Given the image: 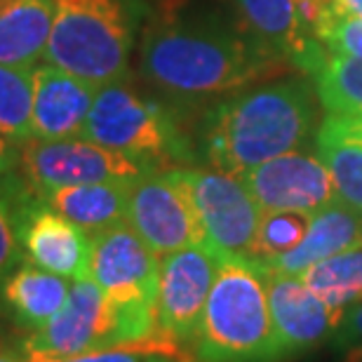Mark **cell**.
Instances as JSON below:
<instances>
[{"label": "cell", "instance_id": "6da1fadb", "mask_svg": "<svg viewBox=\"0 0 362 362\" xmlns=\"http://www.w3.org/2000/svg\"><path fill=\"white\" fill-rule=\"evenodd\" d=\"M285 64L250 35L191 24L158 26L141 47L144 76L156 88L186 99L238 92L275 76Z\"/></svg>", "mask_w": 362, "mask_h": 362}, {"label": "cell", "instance_id": "7a4b0ae2", "mask_svg": "<svg viewBox=\"0 0 362 362\" xmlns=\"http://www.w3.org/2000/svg\"><path fill=\"white\" fill-rule=\"evenodd\" d=\"M313 122V94L303 83H278L233 94L207 120V158L214 170L238 177L303 146Z\"/></svg>", "mask_w": 362, "mask_h": 362}, {"label": "cell", "instance_id": "3957f363", "mask_svg": "<svg viewBox=\"0 0 362 362\" xmlns=\"http://www.w3.org/2000/svg\"><path fill=\"white\" fill-rule=\"evenodd\" d=\"M193 349L202 362L285 360L275 337L264 275L252 259H221Z\"/></svg>", "mask_w": 362, "mask_h": 362}, {"label": "cell", "instance_id": "277c9868", "mask_svg": "<svg viewBox=\"0 0 362 362\" xmlns=\"http://www.w3.org/2000/svg\"><path fill=\"white\" fill-rule=\"evenodd\" d=\"M132 52L125 0H54L45 59L94 88L120 83Z\"/></svg>", "mask_w": 362, "mask_h": 362}, {"label": "cell", "instance_id": "5b68a950", "mask_svg": "<svg viewBox=\"0 0 362 362\" xmlns=\"http://www.w3.org/2000/svg\"><path fill=\"white\" fill-rule=\"evenodd\" d=\"M158 329L148 303H113L92 278L74 280L66 303L52 320L28 334L26 353L78 356L136 341Z\"/></svg>", "mask_w": 362, "mask_h": 362}, {"label": "cell", "instance_id": "8992f818", "mask_svg": "<svg viewBox=\"0 0 362 362\" xmlns=\"http://www.w3.org/2000/svg\"><path fill=\"white\" fill-rule=\"evenodd\" d=\"M83 136L136 158L151 170H172L170 165L186 158V146L170 113L118 83L97 92Z\"/></svg>", "mask_w": 362, "mask_h": 362}, {"label": "cell", "instance_id": "52a82bcc", "mask_svg": "<svg viewBox=\"0 0 362 362\" xmlns=\"http://www.w3.org/2000/svg\"><path fill=\"white\" fill-rule=\"evenodd\" d=\"M19 172L35 195L64 186L136 181L151 170L136 158L106 148L85 136L40 141L31 139L19 146Z\"/></svg>", "mask_w": 362, "mask_h": 362}, {"label": "cell", "instance_id": "ba28073f", "mask_svg": "<svg viewBox=\"0 0 362 362\" xmlns=\"http://www.w3.org/2000/svg\"><path fill=\"white\" fill-rule=\"evenodd\" d=\"M127 223L158 259L205 245V230L181 168L146 172L129 184Z\"/></svg>", "mask_w": 362, "mask_h": 362}, {"label": "cell", "instance_id": "9c48e42d", "mask_svg": "<svg viewBox=\"0 0 362 362\" xmlns=\"http://www.w3.org/2000/svg\"><path fill=\"white\" fill-rule=\"evenodd\" d=\"M198 209L205 245L221 259H250L264 209L252 198L240 177L221 170L181 168Z\"/></svg>", "mask_w": 362, "mask_h": 362}, {"label": "cell", "instance_id": "30bf717a", "mask_svg": "<svg viewBox=\"0 0 362 362\" xmlns=\"http://www.w3.org/2000/svg\"><path fill=\"white\" fill-rule=\"evenodd\" d=\"M219 264L221 257L207 245H193L160 259L156 320L163 334L184 346H195Z\"/></svg>", "mask_w": 362, "mask_h": 362}, {"label": "cell", "instance_id": "8fae6325", "mask_svg": "<svg viewBox=\"0 0 362 362\" xmlns=\"http://www.w3.org/2000/svg\"><path fill=\"white\" fill-rule=\"evenodd\" d=\"M90 278L113 303L156 306L160 259L122 221L90 235Z\"/></svg>", "mask_w": 362, "mask_h": 362}, {"label": "cell", "instance_id": "7c38bea8", "mask_svg": "<svg viewBox=\"0 0 362 362\" xmlns=\"http://www.w3.org/2000/svg\"><path fill=\"white\" fill-rule=\"evenodd\" d=\"M238 177L264 212L315 214L339 200L327 165L317 156L296 151L266 160Z\"/></svg>", "mask_w": 362, "mask_h": 362}, {"label": "cell", "instance_id": "4fadbf2b", "mask_svg": "<svg viewBox=\"0 0 362 362\" xmlns=\"http://www.w3.org/2000/svg\"><path fill=\"white\" fill-rule=\"evenodd\" d=\"M19 235L28 264L66 280L90 278V235L31 195L21 209Z\"/></svg>", "mask_w": 362, "mask_h": 362}, {"label": "cell", "instance_id": "5bb4252c", "mask_svg": "<svg viewBox=\"0 0 362 362\" xmlns=\"http://www.w3.org/2000/svg\"><path fill=\"white\" fill-rule=\"evenodd\" d=\"M262 271V269H259ZM273 327L282 356L292 358L296 353L313 349L339 327L344 313L325 303L320 296L303 285L301 278L262 271Z\"/></svg>", "mask_w": 362, "mask_h": 362}, {"label": "cell", "instance_id": "9a60e30c", "mask_svg": "<svg viewBox=\"0 0 362 362\" xmlns=\"http://www.w3.org/2000/svg\"><path fill=\"white\" fill-rule=\"evenodd\" d=\"M99 88L52 64L33 69V139L57 141L83 136Z\"/></svg>", "mask_w": 362, "mask_h": 362}, {"label": "cell", "instance_id": "2e32d148", "mask_svg": "<svg viewBox=\"0 0 362 362\" xmlns=\"http://www.w3.org/2000/svg\"><path fill=\"white\" fill-rule=\"evenodd\" d=\"M360 245H362V214L339 198L332 205L310 214L306 235H303V240L294 250H289L275 259H266V262H255V259L252 262L262 271L299 278L313 264L334 255H341L346 250L360 247Z\"/></svg>", "mask_w": 362, "mask_h": 362}, {"label": "cell", "instance_id": "e0dca14e", "mask_svg": "<svg viewBox=\"0 0 362 362\" xmlns=\"http://www.w3.org/2000/svg\"><path fill=\"white\" fill-rule=\"evenodd\" d=\"M54 0H0V64L35 69L45 57Z\"/></svg>", "mask_w": 362, "mask_h": 362}, {"label": "cell", "instance_id": "ac0fdd59", "mask_svg": "<svg viewBox=\"0 0 362 362\" xmlns=\"http://www.w3.org/2000/svg\"><path fill=\"white\" fill-rule=\"evenodd\" d=\"M132 184V181H129ZM129 184L125 181H106V184L64 186L40 193L38 198L54 212L66 216L88 235L127 221Z\"/></svg>", "mask_w": 362, "mask_h": 362}, {"label": "cell", "instance_id": "d6986e66", "mask_svg": "<svg viewBox=\"0 0 362 362\" xmlns=\"http://www.w3.org/2000/svg\"><path fill=\"white\" fill-rule=\"evenodd\" d=\"M299 69L313 78L317 99L332 115H362V57L334 54L310 40Z\"/></svg>", "mask_w": 362, "mask_h": 362}, {"label": "cell", "instance_id": "ffe728a7", "mask_svg": "<svg viewBox=\"0 0 362 362\" xmlns=\"http://www.w3.org/2000/svg\"><path fill=\"white\" fill-rule=\"evenodd\" d=\"M69 289L66 278L26 264L3 280V301L14 322L35 332L59 313L66 303Z\"/></svg>", "mask_w": 362, "mask_h": 362}, {"label": "cell", "instance_id": "44dd1931", "mask_svg": "<svg viewBox=\"0 0 362 362\" xmlns=\"http://www.w3.org/2000/svg\"><path fill=\"white\" fill-rule=\"evenodd\" d=\"M250 35L271 54L299 66L310 45V35L301 26L294 0H233Z\"/></svg>", "mask_w": 362, "mask_h": 362}, {"label": "cell", "instance_id": "7402d4cb", "mask_svg": "<svg viewBox=\"0 0 362 362\" xmlns=\"http://www.w3.org/2000/svg\"><path fill=\"white\" fill-rule=\"evenodd\" d=\"M299 278L329 308L341 310L362 301V245L313 264Z\"/></svg>", "mask_w": 362, "mask_h": 362}, {"label": "cell", "instance_id": "603a6c76", "mask_svg": "<svg viewBox=\"0 0 362 362\" xmlns=\"http://www.w3.org/2000/svg\"><path fill=\"white\" fill-rule=\"evenodd\" d=\"M28 362H195L188 346L175 341L172 337L156 329L153 334L136 341L118 344L111 349L78 353V356H42L26 353Z\"/></svg>", "mask_w": 362, "mask_h": 362}, {"label": "cell", "instance_id": "cb8c5ba5", "mask_svg": "<svg viewBox=\"0 0 362 362\" xmlns=\"http://www.w3.org/2000/svg\"><path fill=\"white\" fill-rule=\"evenodd\" d=\"M33 69L0 64V134L12 144L33 139Z\"/></svg>", "mask_w": 362, "mask_h": 362}, {"label": "cell", "instance_id": "d4e9b609", "mask_svg": "<svg viewBox=\"0 0 362 362\" xmlns=\"http://www.w3.org/2000/svg\"><path fill=\"white\" fill-rule=\"evenodd\" d=\"M35 195L26 181L10 177L0 181V280H5L21 262L24 247L19 235V219L26 200Z\"/></svg>", "mask_w": 362, "mask_h": 362}, {"label": "cell", "instance_id": "484cf974", "mask_svg": "<svg viewBox=\"0 0 362 362\" xmlns=\"http://www.w3.org/2000/svg\"><path fill=\"white\" fill-rule=\"evenodd\" d=\"M317 158L327 165L337 193L362 214V146L317 136Z\"/></svg>", "mask_w": 362, "mask_h": 362}, {"label": "cell", "instance_id": "4316f807", "mask_svg": "<svg viewBox=\"0 0 362 362\" xmlns=\"http://www.w3.org/2000/svg\"><path fill=\"white\" fill-rule=\"evenodd\" d=\"M308 221L310 214L303 212H264L250 259L266 262L294 250L306 235Z\"/></svg>", "mask_w": 362, "mask_h": 362}, {"label": "cell", "instance_id": "83f0119b", "mask_svg": "<svg viewBox=\"0 0 362 362\" xmlns=\"http://www.w3.org/2000/svg\"><path fill=\"white\" fill-rule=\"evenodd\" d=\"M317 42L334 54L362 57V19L341 17L325 31Z\"/></svg>", "mask_w": 362, "mask_h": 362}, {"label": "cell", "instance_id": "f1b7e54d", "mask_svg": "<svg viewBox=\"0 0 362 362\" xmlns=\"http://www.w3.org/2000/svg\"><path fill=\"white\" fill-rule=\"evenodd\" d=\"M296 14H299L301 26L313 40H317L337 19L346 17L341 12L339 0H294Z\"/></svg>", "mask_w": 362, "mask_h": 362}, {"label": "cell", "instance_id": "f546056e", "mask_svg": "<svg viewBox=\"0 0 362 362\" xmlns=\"http://www.w3.org/2000/svg\"><path fill=\"white\" fill-rule=\"evenodd\" d=\"M317 136L360 144L362 146V115H329V118L322 122Z\"/></svg>", "mask_w": 362, "mask_h": 362}, {"label": "cell", "instance_id": "4dcf8cb0", "mask_svg": "<svg viewBox=\"0 0 362 362\" xmlns=\"http://www.w3.org/2000/svg\"><path fill=\"white\" fill-rule=\"evenodd\" d=\"M337 329H339L337 341L341 349L344 346H353V344L362 346V301L353 303L351 308H346V313Z\"/></svg>", "mask_w": 362, "mask_h": 362}, {"label": "cell", "instance_id": "1f68e13d", "mask_svg": "<svg viewBox=\"0 0 362 362\" xmlns=\"http://www.w3.org/2000/svg\"><path fill=\"white\" fill-rule=\"evenodd\" d=\"M17 168H19V146L0 134V181L14 177V170Z\"/></svg>", "mask_w": 362, "mask_h": 362}, {"label": "cell", "instance_id": "d6a6232c", "mask_svg": "<svg viewBox=\"0 0 362 362\" xmlns=\"http://www.w3.org/2000/svg\"><path fill=\"white\" fill-rule=\"evenodd\" d=\"M339 3H341V12L346 17L362 19V0H339Z\"/></svg>", "mask_w": 362, "mask_h": 362}, {"label": "cell", "instance_id": "836d02e7", "mask_svg": "<svg viewBox=\"0 0 362 362\" xmlns=\"http://www.w3.org/2000/svg\"><path fill=\"white\" fill-rule=\"evenodd\" d=\"M0 362H28V358H19V356H14V353L0 351Z\"/></svg>", "mask_w": 362, "mask_h": 362}]
</instances>
